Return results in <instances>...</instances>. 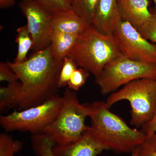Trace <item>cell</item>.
<instances>
[{"label": "cell", "instance_id": "7c38bea8", "mask_svg": "<svg viewBox=\"0 0 156 156\" xmlns=\"http://www.w3.org/2000/svg\"><path fill=\"white\" fill-rule=\"evenodd\" d=\"M122 20L131 23L136 29L152 15L149 9V0H118Z\"/></svg>", "mask_w": 156, "mask_h": 156}, {"label": "cell", "instance_id": "e0dca14e", "mask_svg": "<svg viewBox=\"0 0 156 156\" xmlns=\"http://www.w3.org/2000/svg\"><path fill=\"white\" fill-rule=\"evenodd\" d=\"M98 0H73L72 9L89 25L92 20Z\"/></svg>", "mask_w": 156, "mask_h": 156}, {"label": "cell", "instance_id": "7a4b0ae2", "mask_svg": "<svg viewBox=\"0 0 156 156\" xmlns=\"http://www.w3.org/2000/svg\"><path fill=\"white\" fill-rule=\"evenodd\" d=\"M106 102L91 105V126L88 130L98 143L118 153H131L145 140L142 130L130 128L121 117L112 112Z\"/></svg>", "mask_w": 156, "mask_h": 156}, {"label": "cell", "instance_id": "d6986e66", "mask_svg": "<svg viewBox=\"0 0 156 156\" xmlns=\"http://www.w3.org/2000/svg\"><path fill=\"white\" fill-rule=\"evenodd\" d=\"M22 147L21 141L14 140L8 133L0 134V156H15Z\"/></svg>", "mask_w": 156, "mask_h": 156}, {"label": "cell", "instance_id": "5b68a950", "mask_svg": "<svg viewBox=\"0 0 156 156\" xmlns=\"http://www.w3.org/2000/svg\"><path fill=\"white\" fill-rule=\"evenodd\" d=\"M127 100L131 107L130 124L142 127L149 122L156 108V79H140L130 82L108 98L107 105L110 108L115 103Z\"/></svg>", "mask_w": 156, "mask_h": 156}, {"label": "cell", "instance_id": "9c48e42d", "mask_svg": "<svg viewBox=\"0 0 156 156\" xmlns=\"http://www.w3.org/2000/svg\"><path fill=\"white\" fill-rule=\"evenodd\" d=\"M19 7L27 20V25L33 41L31 50L35 53L50 47L53 32L52 15L36 0H21Z\"/></svg>", "mask_w": 156, "mask_h": 156}, {"label": "cell", "instance_id": "4316f807", "mask_svg": "<svg viewBox=\"0 0 156 156\" xmlns=\"http://www.w3.org/2000/svg\"><path fill=\"white\" fill-rule=\"evenodd\" d=\"M15 0H0V7L5 8L13 5Z\"/></svg>", "mask_w": 156, "mask_h": 156}, {"label": "cell", "instance_id": "3957f363", "mask_svg": "<svg viewBox=\"0 0 156 156\" xmlns=\"http://www.w3.org/2000/svg\"><path fill=\"white\" fill-rule=\"evenodd\" d=\"M122 54L113 35H107L92 26L79 36L66 57L95 76Z\"/></svg>", "mask_w": 156, "mask_h": 156}, {"label": "cell", "instance_id": "ac0fdd59", "mask_svg": "<svg viewBox=\"0 0 156 156\" xmlns=\"http://www.w3.org/2000/svg\"><path fill=\"white\" fill-rule=\"evenodd\" d=\"M32 143L34 152L38 156H54L53 148L56 144L46 134L33 135Z\"/></svg>", "mask_w": 156, "mask_h": 156}, {"label": "cell", "instance_id": "6da1fadb", "mask_svg": "<svg viewBox=\"0 0 156 156\" xmlns=\"http://www.w3.org/2000/svg\"><path fill=\"white\" fill-rule=\"evenodd\" d=\"M63 61L53 58L48 47L35 52L22 63L7 62L21 83L16 105L18 111L40 105L58 95V79Z\"/></svg>", "mask_w": 156, "mask_h": 156}, {"label": "cell", "instance_id": "277c9868", "mask_svg": "<svg viewBox=\"0 0 156 156\" xmlns=\"http://www.w3.org/2000/svg\"><path fill=\"white\" fill-rule=\"evenodd\" d=\"M58 116L42 134L48 135L56 144L75 142L83 136L88 126L85 120L91 113V105L82 104L74 91L66 88Z\"/></svg>", "mask_w": 156, "mask_h": 156}, {"label": "cell", "instance_id": "4fadbf2b", "mask_svg": "<svg viewBox=\"0 0 156 156\" xmlns=\"http://www.w3.org/2000/svg\"><path fill=\"white\" fill-rule=\"evenodd\" d=\"M53 31L80 35L91 25L82 19L72 9L52 15Z\"/></svg>", "mask_w": 156, "mask_h": 156}, {"label": "cell", "instance_id": "d4e9b609", "mask_svg": "<svg viewBox=\"0 0 156 156\" xmlns=\"http://www.w3.org/2000/svg\"><path fill=\"white\" fill-rule=\"evenodd\" d=\"M17 75L7 62L0 63V81L13 83L19 81Z\"/></svg>", "mask_w": 156, "mask_h": 156}, {"label": "cell", "instance_id": "8992f818", "mask_svg": "<svg viewBox=\"0 0 156 156\" xmlns=\"http://www.w3.org/2000/svg\"><path fill=\"white\" fill-rule=\"evenodd\" d=\"M62 97L53 96L44 103L0 117V125L7 132L27 131L33 135L42 134L56 119L62 104Z\"/></svg>", "mask_w": 156, "mask_h": 156}, {"label": "cell", "instance_id": "8fae6325", "mask_svg": "<svg viewBox=\"0 0 156 156\" xmlns=\"http://www.w3.org/2000/svg\"><path fill=\"white\" fill-rule=\"evenodd\" d=\"M105 151L108 150L95 140L88 128L79 140L53 148L54 156H97Z\"/></svg>", "mask_w": 156, "mask_h": 156}, {"label": "cell", "instance_id": "603a6c76", "mask_svg": "<svg viewBox=\"0 0 156 156\" xmlns=\"http://www.w3.org/2000/svg\"><path fill=\"white\" fill-rule=\"evenodd\" d=\"M89 74V72L82 68L77 69L68 83V88L73 91H78L86 83Z\"/></svg>", "mask_w": 156, "mask_h": 156}, {"label": "cell", "instance_id": "30bf717a", "mask_svg": "<svg viewBox=\"0 0 156 156\" xmlns=\"http://www.w3.org/2000/svg\"><path fill=\"white\" fill-rule=\"evenodd\" d=\"M122 21L118 0H98L92 26L107 35H113Z\"/></svg>", "mask_w": 156, "mask_h": 156}, {"label": "cell", "instance_id": "cb8c5ba5", "mask_svg": "<svg viewBox=\"0 0 156 156\" xmlns=\"http://www.w3.org/2000/svg\"><path fill=\"white\" fill-rule=\"evenodd\" d=\"M138 148V156H156V133L146 134Z\"/></svg>", "mask_w": 156, "mask_h": 156}, {"label": "cell", "instance_id": "ffe728a7", "mask_svg": "<svg viewBox=\"0 0 156 156\" xmlns=\"http://www.w3.org/2000/svg\"><path fill=\"white\" fill-rule=\"evenodd\" d=\"M39 4L51 15L71 10L68 0H36Z\"/></svg>", "mask_w": 156, "mask_h": 156}, {"label": "cell", "instance_id": "44dd1931", "mask_svg": "<svg viewBox=\"0 0 156 156\" xmlns=\"http://www.w3.org/2000/svg\"><path fill=\"white\" fill-rule=\"evenodd\" d=\"M77 68V65L73 59L68 57L64 58L58 79L59 88L67 86L73 73Z\"/></svg>", "mask_w": 156, "mask_h": 156}, {"label": "cell", "instance_id": "5bb4252c", "mask_svg": "<svg viewBox=\"0 0 156 156\" xmlns=\"http://www.w3.org/2000/svg\"><path fill=\"white\" fill-rule=\"evenodd\" d=\"M79 36L53 31L49 47L53 58L58 61H64Z\"/></svg>", "mask_w": 156, "mask_h": 156}, {"label": "cell", "instance_id": "f546056e", "mask_svg": "<svg viewBox=\"0 0 156 156\" xmlns=\"http://www.w3.org/2000/svg\"><path fill=\"white\" fill-rule=\"evenodd\" d=\"M73 0H68V1L69 2L70 4L71 5V3L72 2Z\"/></svg>", "mask_w": 156, "mask_h": 156}, {"label": "cell", "instance_id": "484cf974", "mask_svg": "<svg viewBox=\"0 0 156 156\" xmlns=\"http://www.w3.org/2000/svg\"><path fill=\"white\" fill-rule=\"evenodd\" d=\"M141 130L146 134L156 133V108L151 119L142 126Z\"/></svg>", "mask_w": 156, "mask_h": 156}, {"label": "cell", "instance_id": "9a60e30c", "mask_svg": "<svg viewBox=\"0 0 156 156\" xmlns=\"http://www.w3.org/2000/svg\"><path fill=\"white\" fill-rule=\"evenodd\" d=\"M16 42L18 44V50L14 62L20 63L26 61L27 53L33 46V41L27 25L18 27L17 29Z\"/></svg>", "mask_w": 156, "mask_h": 156}, {"label": "cell", "instance_id": "f1b7e54d", "mask_svg": "<svg viewBox=\"0 0 156 156\" xmlns=\"http://www.w3.org/2000/svg\"><path fill=\"white\" fill-rule=\"evenodd\" d=\"M153 1L155 7V10H156V0H152Z\"/></svg>", "mask_w": 156, "mask_h": 156}, {"label": "cell", "instance_id": "2e32d148", "mask_svg": "<svg viewBox=\"0 0 156 156\" xmlns=\"http://www.w3.org/2000/svg\"><path fill=\"white\" fill-rule=\"evenodd\" d=\"M21 83L20 81L9 83L0 88V111L2 112L9 108L16 106L19 98Z\"/></svg>", "mask_w": 156, "mask_h": 156}, {"label": "cell", "instance_id": "52a82bcc", "mask_svg": "<svg viewBox=\"0 0 156 156\" xmlns=\"http://www.w3.org/2000/svg\"><path fill=\"white\" fill-rule=\"evenodd\" d=\"M95 77L101 94L106 95L135 80L156 79V65L134 61L122 54Z\"/></svg>", "mask_w": 156, "mask_h": 156}, {"label": "cell", "instance_id": "ba28073f", "mask_svg": "<svg viewBox=\"0 0 156 156\" xmlns=\"http://www.w3.org/2000/svg\"><path fill=\"white\" fill-rule=\"evenodd\" d=\"M123 56L134 61L156 65V44L141 35L135 27L122 20L113 34Z\"/></svg>", "mask_w": 156, "mask_h": 156}, {"label": "cell", "instance_id": "83f0119b", "mask_svg": "<svg viewBox=\"0 0 156 156\" xmlns=\"http://www.w3.org/2000/svg\"><path fill=\"white\" fill-rule=\"evenodd\" d=\"M139 153V148L137 147L131 152V156H138Z\"/></svg>", "mask_w": 156, "mask_h": 156}, {"label": "cell", "instance_id": "7402d4cb", "mask_svg": "<svg viewBox=\"0 0 156 156\" xmlns=\"http://www.w3.org/2000/svg\"><path fill=\"white\" fill-rule=\"evenodd\" d=\"M137 30L144 38L156 44V10Z\"/></svg>", "mask_w": 156, "mask_h": 156}]
</instances>
